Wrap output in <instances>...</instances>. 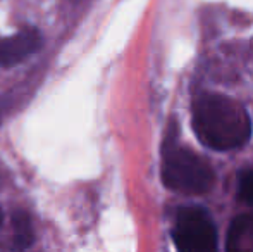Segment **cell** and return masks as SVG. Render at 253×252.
Instances as JSON below:
<instances>
[{"instance_id":"obj_1","label":"cell","mask_w":253,"mask_h":252,"mask_svg":"<svg viewBox=\"0 0 253 252\" xmlns=\"http://www.w3.org/2000/svg\"><path fill=\"white\" fill-rule=\"evenodd\" d=\"M193 128L202 144L217 152L243 147L252 137L247 109L222 94H202L195 101Z\"/></svg>"},{"instance_id":"obj_5","label":"cell","mask_w":253,"mask_h":252,"mask_svg":"<svg viewBox=\"0 0 253 252\" xmlns=\"http://www.w3.org/2000/svg\"><path fill=\"white\" fill-rule=\"evenodd\" d=\"M227 251H253V214H241L231 223L226 240Z\"/></svg>"},{"instance_id":"obj_8","label":"cell","mask_w":253,"mask_h":252,"mask_svg":"<svg viewBox=\"0 0 253 252\" xmlns=\"http://www.w3.org/2000/svg\"><path fill=\"white\" fill-rule=\"evenodd\" d=\"M2 221H3V212H2V209H0V226H2Z\"/></svg>"},{"instance_id":"obj_2","label":"cell","mask_w":253,"mask_h":252,"mask_svg":"<svg viewBox=\"0 0 253 252\" xmlns=\"http://www.w3.org/2000/svg\"><path fill=\"white\" fill-rule=\"evenodd\" d=\"M162 182L177 194L202 195L212 189L213 171L203 157L169 138L162 152Z\"/></svg>"},{"instance_id":"obj_6","label":"cell","mask_w":253,"mask_h":252,"mask_svg":"<svg viewBox=\"0 0 253 252\" xmlns=\"http://www.w3.org/2000/svg\"><path fill=\"white\" fill-rule=\"evenodd\" d=\"M14 226V247L28 249L35 244V230L31 225V218L26 211H16L12 214Z\"/></svg>"},{"instance_id":"obj_3","label":"cell","mask_w":253,"mask_h":252,"mask_svg":"<svg viewBox=\"0 0 253 252\" xmlns=\"http://www.w3.org/2000/svg\"><path fill=\"white\" fill-rule=\"evenodd\" d=\"M172 240L183 252H209L217 249V230L203 207H183L177 212Z\"/></svg>"},{"instance_id":"obj_7","label":"cell","mask_w":253,"mask_h":252,"mask_svg":"<svg viewBox=\"0 0 253 252\" xmlns=\"http://www.w3.org/2000/svg\"><path fill=\"white\" fill-rule=\"evenodd\" d=\"M240 199L248 205H253V169L241 173L240 176Z\"/></svg>"},{"instance_id":"obj_4","label":"cell","mask_w":253,"mask_h":252,"mask_svg":"<svg viewBox=\"0 0 253 252\" xmlns=\"http://www.w3.org/2000/svg\"><path fill=\"white\" fill-rule=\"evenodd\" d=\"M43 38L38 28H24L10 37H0V67H10L23 62L31 54L38 52Z\"/></svg>"}]
</instances>
